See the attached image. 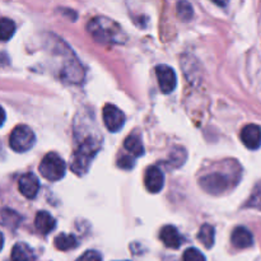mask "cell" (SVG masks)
<instances>
[{"label": "cell", "mask_w": 261, "mask_h": 261, "mask_svg": "<svg viewBox=\"0 0 261 261\" xmlns=\"http://www.w3.org/2000/svg\"><path fill=\"white\" fill-rule=\"evenodd\" d=\"M88 32L97 42H117L120 40L121 30L114 20L105 17H96L88 23Z\"/></svg>", "instance_id": "6da1fadb"}, {"label": "cell", "mask_w": 261, "mask_h": 261, "mask_svg": "<svg viewBox=\"0 0 261 261\" xmlns=\"http://www.w3.org/2000/svg\"><path fill=\"white\" fill-rule=\"evenodd\" d=\"M66 165L63 158L56 153H47L40 163V173L48 181H59L64 177Z\"/></svg>", "instance_id": "7a4b0ae2"}, {"label": "cell", "mask_w": 261, "mask_h": 261, "mask_svg": "<svg viewBox=\"0 0 261 261\" xmlns=\"http://www.w3.org/2000/svg\"><path fill=\"white\" fill-rule=\"evenodd\" d=\"M36 137L27 125H18L13 129L9 137V147L17 153H24L35 145Z\"/></svg>", "instance_id": "3957f363"}, {"label": "cell", "mask_w": 261, "mask_h": 261, "mask_svg": "<svg viewBox=\"0 0 261 261\" xmlns=\"http://www.w3.org/2000/svg\"><path fill=\"white\" fill-rule=\"evenodd\" d=\"M97 150H98V147H94L93 142L91 140L84 142V144H82L79 149L74 153L73 161H71V170L76 175H84L88 171L89 163Z\"/></svg>", "instance_id": "277c9868"}, {"label": "cell", "mask_w": 261, "mask_h": 261, "mask_svg": "<svg viewBox=\"0 0 261 261\" xmlns=\"http://www.w3.org/2000/svg\"><path fill=\"white\" fill-rule=\"evenodd\" d=\"M102 117L107 130L111 133H117L122 129L125 124V115L119 107L114 105H106L102 110Z\"/></svg>", "instance_id": "5b68a950"}, {"label": "cell", "mask_w": 261, "mask_h": 261, "mask_svg": "<svg viewBox=\"0 0 261 261\" xmlns=\"http://www.w3.org/2000/svg\"><path fill=\"white\" fill-rule=\"evenodd\" d=\"M155 74H157L158 86L161 91L166 94L173 92V89L176 88V81H177L175 70L171 66L162 64L155 68Z\"/></svg>", "instance_id": "8992f818"}, {"label": "cell", "mask_w": 261, "mask_h": 261, "mask_svg": "<svg viewBox=\"0 0 261 261\" xmlns=\"http://www.w3.org/2000/svg\"><path fill=\"white\" fill-rule=\"evenodd\" d=\"M144 184L149 193H160L163 189V186H165V175L161 171V168L157 167V166H152V167L148 168L145 171Z\"/></svg>", "instance_id": "52a82bcc"}, {"label": "cell", "mask_w": 261, "mask_h": 261, "mask_svg": "<svg viewBox=\"0 0 261 261\" xmlns=\"http://www.w3.org/2000/svg\"><path fill=\"white\" fill-rule=\"evenodd\" d=\"M18 189L23 196L33 199L40 190V180L35 173H24L18 181Z\"/></svg>", "instance_id": "ba28073f"}, {"label": "cell", "mask_w": 261, "mask_h": 261, "mask_svg": "<svg viewBox=\"0 0 261 261\" xmlns=\"http://www.w3.org/2000/svg\"><path fill=\"white\" fill-rule=\"evenodd\" d=\"M241 140L249 149H259L261 145V127L255 124L246 125L241 132Z\"/></svg>", "instance_id": "9c48e42d"}, {"label": "cell", "mask_w": 261, "mask_h": 261, "mask_svg": "<svg viewBox=\"0 0 261 261\" xmlns=\"http://www.w3.org/2000/svg\"><path fill=\"white\" fill-rule=\"evenodd\" d=\"M231 242L237 249H247L254 245V237L246 227H237L232 232Z\"/></svg>", "instance_id": "30bf717a"}, {"label": "cell", "mask_w": 261, "mask_h": 261, "mask_svg": "<svg viewBox=\"0 0 261 261\" xmlns=\"http://www.w3.org/2000/svg\"><path fill=\"white\" fill-rule=\"evenodd\" d=\"M200 182L203 189H205L208 193L218 194L226 190L227 178L224 176L218 175V173H214V175H209L204 177Z\"/></svg>", "instance_id": "8fae6325"}, {"label": "cell", "mask_w": 261, "mask_h": 261, "mask_svg": "<svg viewBox=\"0 0 261 261\" xmlns=\"http://www.w3.org/2000/svg\"><path fill=\"white\" fill-rule=\"evenodd\" d=\"M161 241L170 249H178L182 244V239H181L180 233H178L177 228L173 226H165L161 229Z\"/></svg>", "instance_id": "7c38bea8"}, {"label": "cell", "mask_w": 261, "mask_h": 261, "mask_svg": "<svg viewBox=\"0 0 261 261\" xmlns=\"http://www.w3.org/2000/svg\"><path fill=\"white\" fill-rule=\"evenodd\" d=\"M35 227L42 234H48L56 227V221L47 212H38L35 218Z\"/></svg>", "instance_id": "4fadbf2b"}, {"label": "cell", "mask_w": 261, "mask_h": 261, "mask_svg": "<svg viewBox=\"0 0 261 261\" xmlns=\"http://www.w3.org/2000/svg\"><path fill=\"white\" fill-rule=\"evenodd\" d=\"M10 261H35V252L28 245L17 244L12 249Z\"/></svg>", "instance_id": "5bb4252c"}, {"label": "cell", "mask_w": 261, "mask_h": 261, "mask_svg": "<svg viewBox=\"0 0 261 261\" xmlns=\"http://www.w3.org/2000/svg\"><path fill=\"white\" fill-rule=\"evenodd\" d=\"M214 227L211 224H203L201 228L199 229L198 233V240L206 247V249H212V246L214 245Z\"/></svg>", "instance_id": "9a60e30c"}, {"label": "cell", "mask_w": 261, "mask_h": 261, "mask_svg": "<svg viewBox=\"0 0 261 261\" xmlns=\"http://www.w3.org/2000/svg\"><path fill=\"white\" fill-rule=\"evenodd\" d=\"M54 244H55L56 249L58 250H61V251H68V250L76 247L78 241H76V239L73 236V234L61 233L56 237Z\"/></svg>", "instance_id": "2e32d148"}, {"label": "cell", "mask_w": 261, "mask_h": 261, "mask_svg": "<svg viewBox=\"0 0 261 261\" xmlns=\"http://www.w3.org/2000/svg\"><path fill=\"white\" fill-rule=\"evenodd\" d=\"M124 147L127 152L137 155V157H140V155L144 154V148H143L142 140H140L139 137H137V135H129V137L125 139Z\"/></svg>", "instance_id": "e0dca14e"}, {"label": "cell", "mask_w": 261, "mask_h": 261, "mask_svg": "<svg viewBox=\"0 0 261 261\" xmlns=\"http://www.w3.org/2000/svg\"><path fill=\"white\" fill-rule=\"evenodd\" d=\"M15 32V24L13 20L8 18H3L0 23V37L3 41H8L10 37H13Z\"/></svg>", "instance_id": "ac0fdd59"}, {"label": "cell", "mask_w": 261, "mask_h": 261, "mask_svg": "<svg viewBox=\"0 0 261 261\" xmlns=\"http://www.w3.org/2000/svg\"><path fill=\"white\" fill-rule=\"evenodd\" d=\"M177 14L182 20H190L194 15V9L188 2H180L177 4Z\"/></svg>", "instance_id": "d6986e66"}, {"label": "cell", "mask_w": 261, "mask_h": 261, "mask_svg": "<svg viewBox=\"0 0 261 261\" xmlns=\"http://www.w3.org/2000/svg\"><path fill=\"white\" fill-rule=\"evenodd\" d=\"M182 261H206V259L200 250L195 249V247H189L184 252Z\"/></svg>", "instance_id": "ffe728a7"}, {"label": "cell", "mask_w": 261, "mask_h": 261, "mask_svg": "<svg viewBox=\"0 0 261 261\" xmlns=\"http://www.w3.org/2000/svg\"><path fill=\"white\" fill-rule=\"evenodd\" d=\"M76 261H102V256L98 251L89 250V251L84 252L81 257H78Z\"/></svg>", "instance_id": "44dd1931"}, {"label": "cell", "mask_w": 261, "mask_h": 261, "mask_svg": "<svg viewBox=\"0 0 261 261\" xmlns=\"http://www.w3.org/2000/svg\"><path fill=\"white\" fill-rule=\"evenodd\" d=\"M117 165H119V167L124 168V170H132L134 167V160L129 155H124L121 160H119Z\"/></svg>", "instance_id": "7402d4cb"}, {"label": "cell", "mask_w": 261, "mask_h": 261, "mask_svg": "<svg viewBox=\"0 0 261 261\" xmlns=\"http://www.w3.org/2000/svg\"><path fill=\"white\" fill-rule=\"evenodd\" d=\"M251 205L261 209V194L254 195V198H252V201H251Z\"/></svg>", "instance_id": "603a6c76"}]
</instances>
